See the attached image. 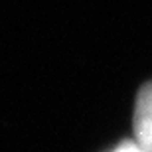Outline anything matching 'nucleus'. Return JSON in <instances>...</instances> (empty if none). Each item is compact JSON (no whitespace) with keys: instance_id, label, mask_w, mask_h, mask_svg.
Segmentation results:
<instances>
[{"instance_id":"f03ea898","label":"nucleus","mask_w":152,"mask_h":152,"mask_svg":"<svg viewBox=\"0 0 152 152\" xmlns=\"http://www.w3.org/2000/svg\"><path fill=\"white\" fill-rule=\"evenodd\" d=\"M113 152H142V150L136 146V142H123V144H118Z\"/></svg>"},{"instance_id":"f257e3e1","label":"nucleus","mask_w":152,"mask_h":152,"mask_svg":"<svg viewBox=\"0 0 152 152\" xmlns=\"http://www.w3.org/2000/svg\"><path fill=\"white\" fill-rule=\"evenodd\" d=\"M134 142L142 152H152V81L142 85L134 105Z\"/></svg>"}]
</instances>
